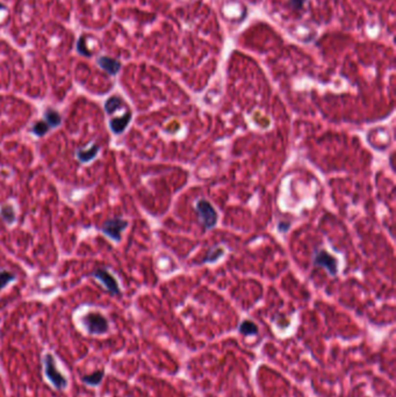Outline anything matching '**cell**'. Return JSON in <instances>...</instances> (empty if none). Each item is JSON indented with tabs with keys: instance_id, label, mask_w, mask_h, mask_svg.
<instances>
[{
	"instance_id": "obj_1",
	"label": "cell",
	"mask_w": 396,
	"mask_h": 397,
	"mask_svg": "<svg viewBox=\"0 0 396 397\" xmlns=\"http://www.w3.org/2000/svg\"><path fill=\"white\" fill-rule=\"evenodd\" d=\"M43 373H45L47 381L57 392H63V390L68 388V377L59 371L55 355L50 352H47L43 355Z\"/></svg>"
},
{
	"instance_id": "obj_2",
	"label": "cell",
	"mask_w": 396,
	"mask_h": 397,
	"mask_svg": "<svg viewBox=\"0 0 396 397\" xmlns=\"http://www.w3.org/2000/svg\"><path fill=\"white\" fill-rule=\"evenodd\" d=\"M84 330L91 336H104L110 331V322L98 311H90L82 317Z\"/></svg>"
},
{
	"instance_id": "obj_3",
	"label": "cell",
	"mask_w": 396,
	"mask_h": 397,
	"mask_svg": "<svg viewBox=\"0 0 396 397\" xmlns=\"http://www.w3.org/2000/svg\"><path fill=\"white\" fill-rule=\"evenodd\" d=\"M199 219L206 229H211L217 223V213L214 207L206 200L198 201L195 208Z\"/></svg>"
},
{
	"instance_id": "obj_4",
	"label": "cell",
	"mask_w": 396,
	"mask_h": 397,
	"mask_svg": "<svg viewBox=\"0 0 396 397\" xmlns=\"http://www.w3.org/2000/svg\"><path fill=\"white\" fill-rule=\"evenodd\" d=\"M314 264L316 266L326 268L331 275H336L338 272L337 260H336L335 257L330 256L326 251H320V252H317L316 257L314 259Z\"/></svg>"
},
{
	"instance_id": "obj_5",
	"label": "cell",
	"mask_w": 396,
	"mask_h": 397,
	"mask_svg": "<svg viewBox=\"0 0 396 397\" xmlns=\"http://www.w3.org/2000/svg\"><path fill=\"white\" fill-rule=\"evenodd\" d=\"M127 225L128 223L126 221H123V220L118 219L110 220V221L106 222L104 226H102V231H104L108 237H111L112 240L118 242L121 238V232L126 229Z\"/></svg>"
},
{
	"instance_id": "obj_6",
	"label": "cell",
	"mask_w": 396,
	"mask_h": 397,
	"mask_svg": "<svg viewBox=\"0 0 396 397\" xmlns=\"http://www.w3.org/2000/svg\"><path fill=\"white\" fill-rule=\"evenodd\" d=\"M94 277L96 279H99L102 284L105 285L106 288L113 294H118L120 293V288H118V285L115 278L112 277V275L107 271H104V269H99L94 273Z\"/></svg>"
},
{
	"instance_id": "obj_7",
	"label": "cell",
	"mask_w": 396,
	"mask_h": 397,
	"mask_svg": "<svg viewBox=\"0 0 396 397\" xmlns=\"http://www.w3.org/2000/svg\"><path fill=\"white\" fill-rule=\"evenodd\" d=\"M98 64L101 69H104L106 72L112 74H116L121 69V64L120 62H117L116 60H113L111 57H106V56H102L98 60Z\"/></svg>"
},
{
	"instance_id": "obj_8",
	"label": "cell",
	"mask_w": 396,
	"mask_h": 397,
	"mask_svg": "<svg viewBox=\"0 0 396 397\" xmlns=\"http://www.w3.org/2000/svg\"><path fill=\"white\" fill-rule=\"evenodd\" d=\"M130 120H132V113H130V111H127L123 116L115 117V119L111 120L110 122L111 129L113 130L115 134H121V132L127 128V126L129 125Z\"/></svg>"
},
{
	"instance_id": "obj_9",
	"label": "cell",
	"mask_w": 396,
	"mask_h": 397,
	"mask_svg": "<svg viewBox=\"0 0 396 397\" xmlns=\"http://www.w3.org/2000/svg\"><path fill=\"white\" fill-rule=\"evenodd\" d=\"M105 374H106L105 370L96 371V372H94V373H91L89 375H84V376L82 377V381H83V383H85L86 386H89V387H99L102 383V381H104Z\"/></svg>"
},
{
	"instance_id": "obj_10",
	"label": "cell",
	"mask_w": 396,
	"mask_h": 397,
	"mask_svg": "<svg viewBox=\"0 0 396 397\" xmlns=\"http://www.w3.org/2000/svg\"><path fill=\"white\" fill-rule=\"evenodd\" d=\"M238 331L243 336H256L258 333V327L252 321L246 319V321H243L241 325H239Z\"/></svg>"
},
{
	"instance_id": "obj_11",
	"label": "cell",
	"mask_w": 396,
	"mask_h": 397,
	"mask_svg": "<svg viewBox=\"0 0 396 397\" xmlns=\"http://www.w3.org/2000/svg\"><path fill=\"white\" fill-rule=\"evenodd\" d=\"M98 151H99V147L93 145L90 150H79L78 151L77 156L80 160H82V162H90V160H92L93 158L96 156Z\"/></svg>"
},
{
	"instance_id": "obj_12",
	"label": "cell",
	"mask_w": 396,
	"mask_h": 397,
	"mask_svg": "<svg viewBox=\"0 0 396 397\" xmlns=\"http://www.w3.org/2000/svg\"><path fill=\"white\" fill-rule=\"evenodd\" d=\"M122 105V100H121L118 97H112L106 101L105 104V110L108 114H113L114 111H116L118 108Z\"/></svg>"
},
{
	"instance_id": "obj_13",
	"label": "cell",
	"mask_w": 396,
	"mask_h": 397,
	"mask_svg": "<svg viewBox=\"0 0 396 397\" xmlns=\"http://www.w3.org/2000/svg\"><path fill=\"white\" fill-rule=\"evenodd\" d=\"M45 116H46V120H47V123H48V126L56 127V126H58L59 123H61V116H59V114L54 110H46Z\"/></svg>"
},
{
	"instance_id": "obj_14",
	"label": "cell",
	"mask_w": 396,
	"mask_h": 397,
	"mask_svg": "<svg viewBox=\"0 0 396 397\" xmlns=\"http://www.w3.org/2000/svg\"><path fill=\"white\" fill-rule=\"evenodd\" d=\"M0 215L7 223H13L15 220L14 209L11 206H4L0 210Z\"/></svg>"
},
{
	"instance_id": "obj_15",
	"label": "cell",
	"mask_w": 396,
	"mask_h": 397,
	"mask_svg": "<svg viewBox=\"0 0 396 397\" xmlns=\"http://www.w3.org/2000/svg\"><path fill=\"white\" fill-rule=\"evenodd\" d=\"M14 279H15V275L12 274V273H9L7 271L0 272V290L4 289L9 282L13 281Z\"/></svg>"
},
{
	"instance_id": "obj_16",
	"label": "cell",
	"mask_w": 396,
	"mask_h": 397,
	"mask_svg": "<svg viewBox=\"0 0 396 397\" xmlns=\"http://www.w3.org/2000/svg\"><path fill=\"white\" fill-rule=\"evenodd\" d=\"M85 41V37L84 35H82L79 37V40H78V43H77V50L79 54H82L83 56H86V57H91V51L89 50V49L86 48V44L84 43Z\"/></svg>"
},
{
	"instance_id": "obj_17",
	"label": "cell",
	"mask_w": 396,
	"mask_h": 397,
	"mask_svg": "<svg viewBox=\"0 0 396 397\" xmlns=\"http://www.w3.org/2000/svg\"><path fill=\"white\" fill-rule=\"evenodd\" d=\"M48 130H49V126H48V123H46V122H37L33 128V132H35L37 136H43L47 132H48Z\"/></svg>"
},
{
	"instance_id": "obj_18",
	"label": "cell",
	"mask_w": 396,
	"mask_h": 397,
	"mask_svg": "<svg viewBox=\"0 0 396 397\" xmlns=\"http://www.w3.org/2000/svg\"><path fill=\"white\" fill-rule=\"evenodd\" d=\"M289 6L295 11H300V9L303 7L305 0H288Z\"/></svg>"
},
{
	"instance_id": "obj_19",
	"label": "cell",
	"mask_w": 396,
	"mask_h": 397,
	"mask_svg": "<svg viewBox=\"0 0 396 397\" xmlns=\"http://www.w3.org/2000/svg\"><path fill=\"white\" fill-rule=\"evenodd\" d=\"M4 8H5V6L2 4H0V11H1V9H4Z\"/></svg>"
}]
</instances>
